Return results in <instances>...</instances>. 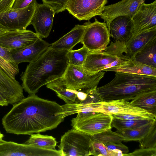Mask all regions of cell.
<instances>
[{"mask_svg":"<svg viewBox=\"0 0 156 156\" xmlns=\"http://www.w3.org/2000/svg\"><path fill=\"white\" fill-rule=\"evenodd\" d=\"M64 119L61 105L35 94L13 105L2 122L8 133L30 135L55 129Z\"/></svg>","mask_w":156,"mask_h":156,"instance_id":"1","label":"cell"},{"mask_svg":"<svg viewBox=\"0 0 156 156\" xmlns=\"http://www.w3.org/2000/svg\"><path fill=\"white\" fill-rule=\"evenodd\" d=\"M68 51L55 50L50 46L29 63L21 75L23 89L29 95L35 94L41 87L63 76L69 64Z\"/></svg>","mask_w":156,"mask_h":156,"instance_id":"2","label":"cell"},{"mask_svg":"<svg viewBox=\"0 0 156 156\" xmlns=\"http://www.w3.org/2000/svg\"><path fill=\"white\" fill-rule=\"evenodd\" d=\"M115 73L112 80L97 88L103 101L124 99L129 101L138 94L156 90V77Z\"/></svg>","mask_w":156,"mask_h":156,"instance_id":"3","label":"cell"},{"mask_svg":"<svg viewBox=\"0 0 156 156\" xmlns=\"http://www.w3.org/2000/svg\"><path fill=\"white\" fill-rule=\"evenodd\" d=\"M125 44L119 41L111 42L104 50L89 52L82 67L92 73L124 63L131 59L126 55Z\"/></svg>","mask_w":156,"mask_h":156,"instance_id":"4","label":"cell"},{"mask_svg":"<svg viewBox=\"0 0 156 156\" xmlns=\"http://www.w3.org/2000/svg\"><path fill=\"white\" fill-rule=\"evenodd\" d=\"M113 118L112 115L93 112H83L77 113L71 120L73 128L90 136L111 129Z\"/></svg>","mask_w":156,"mask_h":156,"instance_id":"5","label":"cell"},{"mask_svg":"<svg viewBox=\"0 0 156 156\" xmlns=\"http://www.w3.org/2000/svg\"><path fill=\"white\" fill-rule=\"evenodd\" d=\"M91 141L90 136L73 128L62 136L59 150L62 156L91 155Z\"/></svg>","mask_w":156,"mask_h":156,"instance_id":"6","label":"cell"},{"mask_svg":"<svg viewBox=\"0 0 156 156\" xmlns=\"http://www.w3.org/2000/svg\"><path fill=\"white\" fill-rule=\"evenodd\" d=\"M105 74L103 71L91 73L82 66L69 64L62 77L68 88L83 91L97 87Z\"/></svg>","mask_w":156,"mask_h":156,"instance_id":"7","label":"cell"},{"mask_svg":"<svg viewBox=\"0 0 156 156\" xmlns=\"http://www.w3.org/2000/svg\"><path fill=\"white\" fill-rule=\"evenodd\" d=\"M94 19L92 23L88 20L84 23L85 27L81 42L89 52L104 50L110 40L111 35L106 23Z\"/></svg>","mask_w":156,"mask_h":156,"instance_id":"8","label":"cell"},{"mask_svg":"<svg viewBox=\"0 0 156 156\" xmlns=\"http://www.w3.org/2000/svg\"><path fill=\"white\" fill-rule=\"evenodd\" d=\"M37 0H33L27 6L0 13V28L6 31L24 30L30 25L36 6Z\"/></svg>","mask_w":156,"mask_h":156,"instance_id":"9","label":"cell"},{"mask_svg":"<svg viewBox=\"0 0 156 156\" xmlns=\"http://www.w3.org/2000/svg\"><path fill=\"white\" fill-rule=\"evenodd\" d=\"M61 156L58 150L48 149L35 145L0 140V156Z\"/></svg>","mask_w":156,"mask_h":156,"instance_id":"10","label":"cell"},{"mask_svg":"<svg viewBox=\"0 0 156 156\" xmlns=\"http://www.w3.org/2000/svg\"><path fill=\"white\" fill-rule=\"evenodd\" d=\"M107 3V0H68L66 10L80 21L89 20L100 15Z\"/></svg>","mask_w":156,"mask_h":156,"instance_id":"11","label":"cell"},{"mask_svg":"<svg viewBox=\"0 0 156 156\" xmlns=\"http://www.w3.org/2000/svg\"><path fill=\"white\" fill-rule=\"evenodd\" d=\"M98 112L110 115H139L152 122L156 119V115L144 109L133 105L129 101L124 99L102 101L98 108Z\"/></svg>","mask_w":156,"mask_h":156,"instance_id":"12","label":"cell"},{"mask_svg":"<svg viewBox=\"0 0 156 156\" xmlns=\"http://www.w3.org/2000/svg\"><path fill=\"white\" fill-rule=\"evenodd\" d=\"M40 38L28 30L6 31L0 34V46L11 51L18 50L31 45Z\"/></svg>","mask_w":156,"mask_h":156,"instance_id":"13","label":"cell"},{"mask_svg":"<svg viewBox=\"0 0 156 156\" xmlns=\"http://www.w3.org/2000/svg\"><path fill=\"white\" fill-rule=\"evenodd\" d=\"M97 87L85 90L86 96L84 100L61 105L63 118L80 112H98V108L103 100L97 91Z\"/></svg>","mask_w":156,"mask_h":156,"instance_id":"14","label":"cell"},{"mask_svg":"<svg viewBox=\"0 0 156 156\" xmlns=\"http://www.w3.org/2000/svg\"><path fill=\"white\" fill-rule=\"evenodd\" d=\"M55 13L53 9L46 4L38 3L36 6L30 24L40 37L46 38L49 36Z\"/></svg>","mask_w":156,"mask_h":156,"instance_id":"15","label":"cell"},{"mask_svg":"<svg viewBox=\"0 0 156 156\" xmlns=\"http://www.w3.org/2000/svg\"><path fill=\"white\" fill-rule=\"evenodd\" d=\"M146 0H122L114 4L105 6L99 16L106 23L108 29L115 18L123 16L132 18L140 5Z\"/></svg>","mask_w":156,"mask_h":156,"instance_id":"16","label":"cell"},{"mask_svg":"<svg viewBox=\"0 0 156 156\" xmlns=\"http://www.w3.org/2000/svg\"><path fill=\"white\" fill-rule=\"evenodd\" d=\"M131 18L133 25L132 37L156 27V0L149 4H141Z\"/></svg>","mask_w":156,"mask_h":156,"instance_id":"17","label":"cell"},{"mask_svg":"<svg viewBox=\"0 0 156 156\" xmlns=\"http://www.w3.org/2000/svg\"><path fill=\"white\" fill-rule=\"evenodd\" d=\"M0 93L9 104L13 105L25 98L20 82L11 78L0 67Z\"/></svg>","mask_w":156,"mask_h":156,"instance_id":"18","label":"cell"},{"mask_svg":"<svg viewBox=\"0 0 156 156\" xmlns=\"http://www.w3.org/2000/svg\"><path fill=\"white\" fill-rule=\"evenodd\" d=\"M133 27L131 18L121 16L115 18L110 22L108 29L114 41L125 44L132 37Z\"/></svg>","mask_w":156,"mask_h":156,"instance_id":"19","label":"cell"},{"mask_svg":"<svg viewBox=\"0 0 156 156\" xmlns=\"http://www.w3.org/2000/svg\"><path fill=\"white\" fill-rule=\"evenodd\" d=\"M50 46V44L40 38L26 47L11 51V54L17 65L25 62L29 63L36 60Z\"/></svg>","mask_w":156,"mask_h":156,"instance_id":"20","label":"cell"},{"mask_svg":"<svg viewBox=\"0 0 156 156\" xmlns=\"http://www.w3.org/2000/svg\"><path fill=\"white\" fill-rule=\"evenodd\" d=\"M85 25H76L69 32L53 43L50 46L54 50L69 51L79 43H81Z\"/></svg>","mask_w":156,"mask_h":156,"instance_id":"21","label":"cell"},{"mask_svg":"<svg viewBox=\"0 0 156 156\" xmlns=\"http://www.w3.org/2000/svg\"><path fill=\"white\" fill-rule=\"evenodd\" d=\"M156 38V27L133 36L125 44L126 55L131 59L149 42Z\"/></svg>","mask_w":156,"mask_h":156,"instance_id":"22","label":"cell"},{"mask_svg":"<svg viewBox=\"0 0 156 156\" xmlns=\"http://www.w3.org/2000/svg\"><path fill=\"white\" fill-rule=\"evenodd\" d=\"M104 71L122 72L156 77V69L144 65L133 59L108 68Z\"/></svg>","mask_w":156,"mask_h":156,"instance_id":"23","label":"cell"},{"mask_svg":"<svg viewBox=\"0 0 156 156\" xmlns=\"http://www.w3.org/2000/svg\"><path fill=\"white\" fill-rule=\"evenodd\" d=\"M47 88L54 91L57 96L66 104L74 102L78 91L69 89L62 76L53 80L46 85Z\"/></svg>","mask_w":156,"mask_h":156,"instance_id":"24","label":"cell"},{"mask_svg":"<svg viewBox=\"0 0 156 156\" xmlns=\"http://www.w3.org/2000/svg\"><path fill=\"white\" fill-rule=\"evenodd\" d=\"M132 59L156 69V38L144 46L135 54Z\"/></svg>","mask_w":156,"mask_h":156,"instance_id":"25","label":"cell"},{"mask_svg":"<svg viewBox=\"0 0 156 156\" xmlns=\"http://www.w3.org/2000/svg\"><path fill=\"white\" fill-rule=\"evenodd\" d=\"M129 103L156 115V90L138 94Z\"/></svg>","mask_w":156,"mask_h":156,"instance_id":"26","label":"cell"},{"mask_svg":"<svg viewBox=\"0 0 156 156\" xmlns=\"http://www.w3.org/2000/svg\"><path fill=\"white\" fill-rule=\"evenodd\" d=\"M25 144H32L43 148L55 150L57 142L52 136L43 135L37 133L32 134Z\"/></svg>","mask_w":156,"mask_h":156,"instance_id":"27","label":"cell"},{"mask_svg":"<svg viewBox=\"0 0 156 156\" xmlns=\"http://www.w3.org/2000/svg\"><path fill=\"white\" fill-rule=\"evenodd\" d=\"M153 122H149L138 127L127 130L120 133L124 137V141H140L147 133Z\"/></svg>","mask_w":156,"mask_h":156,"instance_id":"28","label":"cell"},{"mask_svg":"<svg viewBox=\"0 0 156 156\" xmlns=\"http://www.w3.org/2000/svg\"><path fill=\"white\" fill-rule=\"evenodd\" d=\"M150 121L147 120L122 119L113 117L111 127L115 128L118 132L121 133L124 131L138 127Z\"/></svg>","mask_w":156,"mask_h":156,"instance_id":"29","label":"cell"},{"mask_svg":"<svg viewBox=\"0 0 156 156\" xmlns=\"http://www.w3.org/2000/svg\"><path fill=\"white\" fill-rule=\"evenodd\" d=\"M91 136L93 139L102 143L106 142L120 143L124 140V137L121 133L113 132L111 129Z\"/></svg>","mask_w":156,"mask_h":156,"instance_id":"30","label":"cell"},{"mask_svg":"<svg viewBox=\"0 0 156 156\" xmlns=\"http://www.w3.org/2000/svg\"><path fill=\"white\" fill-rule=\"evenodd\" d=\"M89 52L88 50L83 46L78 49L68 51L66 55L69 64L82 66Z\"/></svg>","mask_w":156,"mask_h":156,"instance_id":"31","label":"cell"},{"mask_svg":"<svg viewBox=\"0 0 156 156\" xmlns=\"http://www.w3.org/2000/svg\"><path fill=\"white\" fill-rule=\"evenodd\" d=\"M91 138L92 141L90 148L91 155L96 156H122L120 154L109 150L102 143L93 139L92 137Z\"/></svg>","mask_w":156,"mask_h":156,"instance_id":"32","label":"cell"},{"mask_svg":"<svg viewBox=\"0 0 156 156\" xmlns=\"http://www.w3.org/2000/svg\"><path fill=\"white\" fill-rule=\"evenodd\" d=\"M139 142L140 148H156V119L152 123L145 136Z\"/></svg>","mask_w":156,"mask_h":156,"instance_id":"33","label":"cell"},{"mask_svg":"<svg viewBox=\"0 0 156 156\" xmlns=\"http://www.w3.org/2000/svg\"><path fill=\"white\" fill-rule=\"evenodd\" d=\"M0 67L12 79L19 73L18 65L10 62L4 58L0 57Z\"/></svg>","mask_w":156,"mask_h":156,"instance_id":"34","label":"cell"},{"mask_svg":"<svg viewBox=\"0 0 156 156\" xmlns=\"http://www.w3.org/2000/svg\"><path fill=\"white\" fill-rule=\"evenodd\" d=\"M68 0H42L43 3L51 7L55 13H58L66 10Z\"/></svg>","mask_w":156,"mask_h":156,"instance_id":"35","label":"cell"},{"mask_svg":"<svg viewBox=\"0 0 156 156\" xmlns=\"http://www.w3.org/2000/svg\"><path fill=\"white\" fill-rule=\"evenodd\" d=\"M122 156H156V148H140Z\"/></svg>","mask_w":156,"mask_h":156,"instance_id":"36","label":"cell"},{"mask_svg":"<svg viewBox=\"0 0 156 156\" xmlns=\"http://www.w3.org/2000/svg\"><path fill=\"white\" fill-rule=\"evenodd\" d=\"M103 144L109 150L120 154L122 156L123 154H127L129 151L128 147L122 143H115L106 142Z\"/></svg>","mask_w":156,"mask_h":156,"instance_id":"37","label":"cell"},{"mask_svg":"<svg viewBox=\"0 0 156 156\" xmlns=\"http://www.w3.org/2000/svg\"><path fill=\"white\" fill-rule=\"evenodd\" d=\"M15 0H0V13L7 12L12 9Z\"/></svg>","mask_w":156,"mask_h":156,"instance_id":"38","label":"cell"},{"mask_svg":"<svg viewBox=\"0 0 156 156\" xmlns=\"http://www.w3.org/2000/svg\"><path fill=\"white\" fill-rule=\"evenodd\" d=\"M0 57L10 62L16 64L13 58L11 51L9 50L0 46Z\"/></svg>","mask_w":156,"mask_h":156,"instance_id":"39","label":"cell"},{"mask_svg":"<svg viewBox=\"0 0 156 156\" xmlns=\"http://www.w3.org/2000/svg\"><path fill=\"white\" fill-rule=\"evenodd\" d=\"M112 115L113 117L122 119H128L136 120H146L144 117L139 115L124 114H115Z\"/></svg>","mask_w":156,"mask_h":156,"instance_id":"40","label":"cell"},{"mask_svg":"<svg viewBox=\"0 0 156 156\" xmlns=\"http://www.w3.org/2000/svg\"><path fill=\"white\" fill-rule=\"evenodd\" d=\"M33 0H15L12 9L23 8L28 6Z\"/></svg>","mask_w":156,"mask_h":156,"instance_id":"41","label":"cell"},{"mask_svg":"<svg viewBox=\"0 0 156 156\" xmlns=\"http://www.w3.org/2000/svg\"><path fill=\"white\" fill-rule=\"evenodd\" d=\"M9 105L6 100L0 93V105L6 106Z\"/></svg>","mask_w":156,"mask_h":156,"instance_id":"42","label":"cell"},{"mask_svg":"<svg viewBox=\"0 0 156 156\" xmlns=\"http://www.w3.org/2000/svg\"><path fill=\"white\" fill-rule=\"evenodd\" d=\"M4 137V135L2 134L1 132L0 131V140L2 139Z\"/></svg>","mask_w":156,"mask_h":156,"instance_id":"43","label":"cell"}]
</instances>
